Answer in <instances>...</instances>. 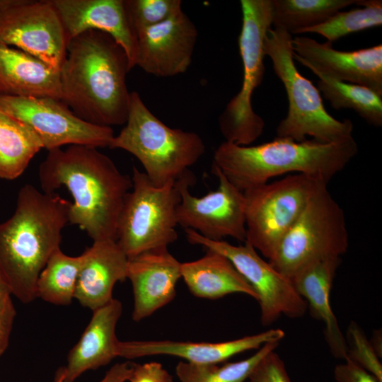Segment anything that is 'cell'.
I'll return each instance as SVG.
<instances>
[{
    "label": "cell",
    "instance_id": "obj_1",
    "mask_svg": "<svg viewBox=\"0 0 382 382\" xmlns=\"http://www.w3.org/2000/svg\"><path fill=\"white\" fill-rule=\"evenodd\" d=\"M42 191L55 193L65 187L73 202L69 223L94 241H117L119 217L132 178L120 171L98 148L74 144L48 151L40 165Z\"/></svg>",
    "mask_w": 382,
    "mask_h": 382
},
{
    "label": "cell",
    "instance_id": "obj_2",
    "mask_svg": "<svg viewBox=\"0 0 382 382\" xmlns=\"http://www.w3.org/2000/svg\"><path fill=\"white\" fill-rule=\"evenodd\" d=\"M132 69L125 50L109 34L88 30L69 40L59 69L62 98L80 119L112 127L126 123Z\"/></svg>",
    "mask_w": 382,
    "mask_h": 382
},
{
    "label": "cell",
    "instance_id": "obj_3",
    "mask_svg": "<svg viewBox=\"0 0 382 382\" xmlns=\"http://www.w3.org/2000/svg\"><path fill=\"white\" fill-rule=\"evenodd\" d=\"M70 204L57 192L26 184L18 191L14 213L0 224V275L23 303L36 299L38 277L60 248Z\"/></svg>",
    "mask_w": 382,
    "mask_h": 382
},
{
    "label": "cell",
    "instance_id": "obj_4",
    "mask_svg": "<svg viewBox=\"0 0 382 382\" xmlns=\"http://www.w3.org/2000/svg\"><path fill=\"white\" fill-rule=\"evenodd\" d=\"M354 137L340 143L286 137L258 145L223 141L214 150L212 164L241 192L287 173H300L328 184L357 155Z\"/></svg>",
    "mask_w": 382,
    "mask_h": 382
},
{
    "label": "cell",
    "instance_id": "obj_5",
    "mask_svg": "<svg viewBox=\"0 0 382 382\" xmlns=\"http://www.w3.org/2000/svg\"><path fill=\"white\" fill-rule=\"evenodd\" d=\"M125 125L109 148L122 149L135 156L156 186L185 175L205 152L204 142L198 134L167 126L137 91L130 92Z\"/></svg>",
    "mask_w": 382,
    "mask_h": 382
},
{
    "label": "cell",
    "instance_id": "obj_6",
    "mask_svg": "<svg viewBox=\"0 0 382 382\" xmlns=\"http://www.w3.org/2000/svg\"><path fill=\"white\" fill-rule=\"evenodd\" d=\"M292 38L282 28H270L263 43L265 54L270 58L288 99V112L276 128L277 137L296 141L311 137L324 144L349 139L353 137L352 122L349 119L338 120L327 112L317 87L302 76L294 64Z\"/></svg>",
    "mask_w": 382,
    "mask_h": 382
},
{
    "label": "cell",
    "instance_id": "obj_7",
    "mask_svg": "<svg viewBox=\"0 0 382 382\" xmlns=\"http://www.w3.org/2000/svg\"><path fill=\"white\" fill-rule=\"evenodd\" d=\"M348 245L344 211L328 191V184L320 183L268 262L290 278L310 263L340 257Z\"/></svg>",
    "mask_w": 382,
    "mask_h": 382
},
{
    "label": "cell",
    "instance_id": "obj_8",
    "mask_svg": "<svg viewBox=\"0 0 382 382\" xmlns=\"http://www.w3.org/2000/svg\"><path fill=\"white\" fill-rule=\"evenodd\" d=\"M242 26L238 48L243 63L241 90L219 116L220 132L225 141L251 145L262 134L265 122L252 107V96L261 84L265 73L263 43L272 25L271 0H241Z\"/></svg>",
    "mask_w": 382,
    "mask_h": 382
},
{
    "label": "cell",
    "instance_id": "obj_9",
    "mask_svg": "<svg viewBox=\"0 0 382 382\" xmlns=\"http://www.w3.org/2000/svg\"><path fill=\"white\" fill-rule=\"evenodd\" d=\"M132 186L119 217L117 243L129 259L168 248L178 238L176 209L181 199L178 180L158 187L132 168Z\"/></svg>",
    "mask_w": 382,
    "mask_h": 382
},
{
    "label": "cell",
    "instance_id": "obj_10",
    "mask_svg": "<svg viewBox=\"0 0 382 382\" xmlns=\"http://www.w3.org/2000/svg\"><path fill=\"white\" fill-rule=\"evenodd\" d=\"M320 183H325L295 173L243 192L245 242L269 260Z\"/></svg>",
    "mask_w": 382,
    "mask_h": 382
},
{
    "label": "cell",
    "instance_id": "obj_11",
    "mask_svg": "<svg viewBox=\"0 0 382 382\" xmlns=\"http://www.w3.org/2000/svg\"><path fill=\"white\" fill-rule=\"evenodd\" d=\"M185 233L190 243L226 257L252 286L257 295L263 325H270L282 315L298 318L306 313L307 303L296 291L291 279L263 260L250 243L234 245L224 241L207 239L191 229H185Z\"/></svg>",
    "mask_w": 382,
    "mask_h": 382
},
{
    "label": "cell",
    "instance_id": "obj_12",
    "mask_svg": "<svg viewBox=\"0 0 382 382\" xmlns=\"http://www.w3.org/2000/svg\"><path fill=\"white\" fill-rule=\"evenodd\" d=\"M69 40L52 0H0V42L59 70Z\"/></svg>",
    "mask_w": 382,
    "mask_h": 382
},
{
    "label": "cell",
    "instance_id": "obj_13",
    "mask_svg": "<svg viewBox=\"0 0 382 382\" xmlns=\"http://www.w3.org/2000/svg\"><path fill=\"white\" fill-rule=\"evenodd\" d=\"M0 110L28 126L48 151L74 144L109 147L115 136L112 127L80 119L65 103L54 98L0 95Z\"/></svg>",
    "mask_w": 382,
    "mask_h": 382
},
{
    "label": "cell",
    "instance_id": "obj_14",
    "mask_svg": "<svg viewBox=\"0 0 382 382\" xmlns=\"http://www.w3.org/2000/svg\"><path fill=\"white\" fill-rule=\"evenodd\" d=\"M212 173L217 178L219 186L200 197L189 190L195 179L190 171L178 180L181 196L176 209L178 224L209 240L223 241L224 238L231 237L245 242L244 194L213 164Z\"/></svg>",
    "mask_w": 382,
    "mask_h": 382
},
{
    "label": "cell",
    "instance_id": "obj_15",
    "mask_svg": "<svg viewBox=\"0 0 382 382\" xmlns=\"http://www.w3.org/2000/svg\"><path fill=\"white\" fill-rule=\"evenodd\" d=\"M293 58L313 74L367 87L382 96V45L340 51L308 37L291 40Z\"/></svg>",
    "mask_w": 382,
    "mask_h": 382
},
{
    "label": "cell",
    "instance_id": "obj_16",
    "mask_svg": "<svg viewBox=\"0 0 382 382\" xmlns=\"http://www.w3.org/2000/svg\"><path fill=\"white\" fill-rule=\"evenodd\" d=\"M136 35L135 66L163 78L183 74L190 67L198 31L183 11Z\"/></svg>",
    "mask_w": 382,
    "mask_h": 382
},
{
    "label": "cell",
    "instance_id": "obj_17",
    "mask_svg": "<svg viewBox=\"0 0 382 382\" xmlns=\"http://www.w3.org/2000/svg\"><path fill=\"white\" fill-rule=\"evenodd\" d=\"M127 277L134 296L132 317L139 322L173 300L181 262L168 248L148 250L129 259Z\"/></svg>",
    "mask_w": 382,
    "mask_h": 382
},
{
    "label": "cell",
    "instance_id": "obj_18",
    "mask_svg": "<svg viewBox=\"0 0 382 382\" xmlns=\"http://www.w3.org/2000/svg\"><path fill=\"white\" fill-rule=\"evenodd\" d=\"M281 329L265 332L241 338L219 342L134 340L120 341L117 357L135 359L154 355L180 357L194 364H221L231 357L251 349H258L271 342H280L284 337Z\"/></svg>",
    "mask_w": 382,
    "mask_h": 382
},
{
    "label": "cell",
    "instance_id": "obj_19",
    "mask_svg": "<svg viewBox=\"0 0 382 382\" xmlns=\"http://www.w3.org/2000/svg\"><path fill=\"white\" fill-rule=\"evenodd\" d=\"M69 40L88 30L109 34L125 50L135 66L137 35L125 0H52Z\"/></svg>",
    "mask_w": 382,
    "mask_h": 382
},
{
    "label": "cell",
    "instance_id": "obj_20",
    "mask_svg": "<svg viewBox=\"0 0 382 382\" xmlns=\"http://www.w3.org/2000/svg\"><path fill=\"white\" fill-rule=\"evenodd\" d=\"M122 313V303L115 299L93 311L80 340L69 351L66 366L57 370L54 379L74 382L86 371L105 366L117 357L120 340L115 330Z\"/></svg>",
    "mask_w": 382,
    "mask_h": 382
},
{
    "label": "cell",
    "instance_id": "obj_21",
    "mask_svg": "<svg viewBox=\"0 0 382 382\" xmlns=\"http://www.w3.org/2000/svg\"><path fill=\"white\" fill-rule=\"evenodd\" d=\"M74 299L92 311L112 300L115 284L127 277L129 258L117 241H94L83 253Z\"/></svg>",
    "mask_w": 382,
    "mask_h": 382
},
{
    "label": "cell",
    "instance_id": "obj_22",
    "mask_svg": "<svg viewBox=\"0 0 382 382\" xmlns=\"http://www.w3.org/2000/svg\"><path fill=\"white\" fill-rule=\"evenodd\" d=\"M340 257L313 262L289 279L299 294L306 301L311 316L324 325V336L332 356L345 360L347 347L330 303V290Z\"/></svg>",
    "mask_w": 382,
    "mask_h": 382
},
{
    "label": "cell",
    "instance_id": "obj_23",
    "mask_svg": "<svg viewBox=\"0 0 382 382\" xmlns=\"http://www.w3.org/2000/svg\"><path fill=\"white\" fill-rule=\"evenodd\" d=\"M0 95L62 100L59 70L0 42Z\"/></svg>",
    "mask_w": 382,
    "mask_h": 382
},
{
    "label": "cell",
    "instance_id": "obj_24",
    "mask_svg": "<svg viewBox=\"0 0 382 382\" xmlns=\"http://www.w3.org/2000/svg\"><path fill=\"white\" fill-rule=\"evenodd\" d=\"M181 278L192 294L199 298L216 300L241 293L257 301L255 291L232 262L211 249L207 248L199 259L181 263Z\"/></svg>",
    "mask_w": 382,
    "mask_h": 382
},
{
    "label": "cell",
    "instance_id": "obj_25",
    "mask_svg": "<svg viewBox=\"0 0 382 382\" xmlns=\"http://www.w3.org/2000/svg\"><path fill=\"white\" fill-rule=\"evenodd\" d=\"M41 149L42 143L28 126L0 110V178L21 176Z\"/></svg>",
    "mask_w": 382,
    "mask_h": 382
},
{
    "label": "cell",
    "instance_id": "obj_26",
    "mask_svg": "<svg viewBox=\"0 0 382 382\" xmlns=\"http://www.w3.org/2000/svg\"><path fill=\"white\" fill-rule=\"evenodd\" d=\"M83 261L57 249L48 259L36 283V299L57 306H68L74 299L76 282Z\"/></svg>",
    "mask_w": 382,
    "mask_h": 382
},
{
    "label": "cell",
    "instance_id": "obj_27",
    "mask_svg": "<svg viewBox=\"0 0 382 382\" xmlns=\"http://www.w3.org/2000/svg\"><path fill=\"white\" fill-rule=\"evenodd\" d=\"M272 25L291 35L319 25L357 0H271Z\"/></svg>",
    "mask_w": 382,
    "mask_h": 382
},
{
    "label": "cell",
    "instance_id": "obj_28",
    "mask_svg": "<svg viewBox=\"0 0 382 382\" xmlns=\"http://www.w3.org/2000/svg\"><path fill=\"white\" fill-rule=\"evenodd\" d=\"M314 74L319 78L317 88L333 108L352 109L369 124L381 127V96L363 86L337 81L319 73Z\"/></svg>",
    "mask_w": 382,
    "mask_h": 382
},
{
    "label": "cell",
    "instance_id": "obj_29",
    "mask_svg": "<svg viewBox=\"0 0 382 382\" xmlns=\"http://www.w3.org/2000/svg\"><path fill=\"white\" fill-rule=\"evenodd\" d=\"M279 342L263 345L250 357L221 364H194L180 361L175 374L180 382H245L257 363L269 352L274 350Z\"/></svg>",
    "mask_w": 382,
    "mask_h": 382
},
{
    "label": "cell",
    "instance_id": "obj_30",
    "mask_svg": "<svg viewBox=\"0 0 382 382\" xmlns=\"http://www.w3.org/2000/svg\"><path fill=\"white\" fill-rule=\"evenodd\" d=\"M355 4L362 8L339 11L323 23L303 29L299 33H317L332 43L347 35L381 25V0H357Z\"/></svg>",
    "mask_w": 382,
    "mask_h": 382
},
{
    "label": "cell",
    "instance_id": "obj_31",
    "mask_svg": "<svg viewBox=\"0 0 382 382\" xmlns=\"http://www.w3.org/2000/svg\"><path fill=\"white\" fill-rule=\"evenodd\" d=\"M125 4L136 34L183 11L181 0H125Z\"/></svg>",
    "mask_w": 382,
    "mask_h": 382
},
{
    "label": "cell",
    "instance_id": "obj_32",
    "mask_svg": "<svg viewBox=\"0 0 382 382\" xmlns=\"http://www.w3.org/2000/svg\"><path fill=\"white\" fill-rule=\"evenodd\" d=\"M345 340L347 357L374 375L382 382V364L362 328L351 321L347 330Z\"/></svg>",
    "mask_w": 382,
    "mask_h": 382
},
{
    "label": "cell",
    "instance_id": "obj_33",
    "mask_svg": "<svg viewBox=\"0 0 382 382\" xmlns=\"http://www.w3.org/2000/svg\"><path fill=\"white\" fill-rule=\"evenodd\" d=\"M248 380V382H291L284 362L274 350L257 363Z\"/></svg>",
    "mask_w": 382,
    "mask_h": 382
},
{
    "label": "cell",
    "instance_id": "obj_34",
    "mask_svg": "<svg viewBox=\"0 0 382 382\" xmlns=\"http://www.w3.org/2000/svg\"><path fill=\"white\" fill-rule=\"evenodd\" d=\"M129 382H173L172 375L157 361L132 363Z\"/></svg>",
    "mask_w": 382,
    "mask_h": 382
},
{
    "label": "cell",
    "instance_id": "obj_35",
    "mask_svg": "<svg viewBox=\"0 0 382 382\" xmlns=\"http://www.w3.org/2000/svg\"><path fill=\"white\" fill-rule=\"evenodd\" d=\"M345 361L334 369V378L337 382H379L374 375L352 360L347 358Z\"/></svg>",
    "mask_w": 382,
    "mask_h": 382
},
{
    "label": "cell",
    "instance_id": "obj_36",
    "mask_svg": "<svg viewBox=\"0 0 382 382\" xmlns=\"http://www.w3.org/2000/svg\"><path fill=\"white\" fill-rule=\"evenodd\" d=\"M16 316L11 295L0 301V358L8 346Z\"/></svg>",
    "mask_w": 382,
    "mask_h": 382
},
{
    "label": "cell",
    "instance_id": "obj_37",
    "mask_svg": "<svg viewBox=\"0 0 382 382\" xmlns=\"http://www.w3.org/2000/svg\"><path fill=\"white\" fill-rule=\"evenodd\" d=\"M132 363L123 362L113 365L99 382H127L131 375ZM54 382H63L60 379H54Z\"/></svg>",
    "mask_w": 382,
    "mask_h": 382
},
{
    "label": "cell",
    "instance_id": "obj_38",
    "mask_svg": "<svg viewBox=\"0 0 382 382\" xmlns=\"http://www.w3.org/2000/svg\"><path fill=\"white\" fill-rule=\"evenodd\" d=\"M374 350L381 359L382 357V332L381 329L374 330L369 340Z\"/></svg>",
    "mask_w": 382,
    "mask_h": 382
},
{
    "label": "cell",
    "instance_id": "obj_39",
    "mask_svg": "<svg viewBox=\"0 0 382 382\" xmlns=\"http://www.w3.org/2000/svg\"><path fill=\"white\" fill-rule=\"evenodd\" d=\"M10 295H11L10 289L0 275V301Z\"/></svg>",
    "mask_w": 382,
    "mask_h": 382
}]
</instances>
